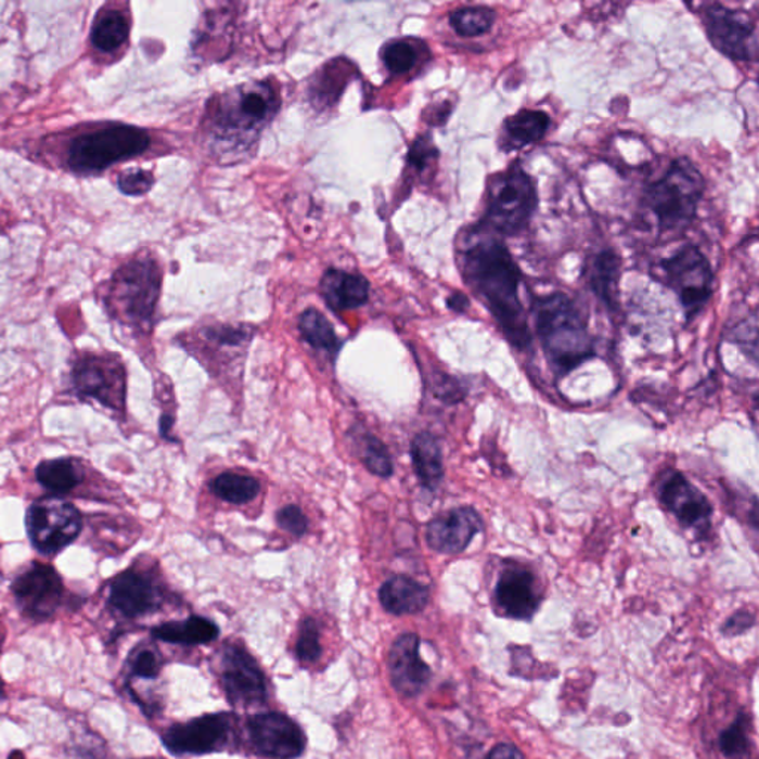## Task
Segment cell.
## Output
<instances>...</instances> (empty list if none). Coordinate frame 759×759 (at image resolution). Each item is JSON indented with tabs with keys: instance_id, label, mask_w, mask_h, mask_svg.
I'll return each instance as SVG.
<instances>
[{
	"instance_id": "6da1fadb",
	"label": "cell",
	"mask_w": 759,
	"mask_h": 759,
	"mask_svg": "<svg viewBox=\"0 0 759 759\" xmlns=\"http://www.w3.org/2000/svg\"><path fill=\"white\" fill-rule=\"evenodd\" d=\"M458 258L463 281L490 310L511 345L530 349L532 334L519 294L523 272L506 244L475 226L459 245Z\"/></svg>"
},
{
	"instance_id": "7a4b0ae2",
	"label": "cell",
	"mask_w": 759,
	"mask_h": 759,
	"mask_svg": "<svg viewBox=\"0 0 759 759\" xmlns=\"http://www.w3.org/2000/svg\"><path fill=\"white\" fill-rule=\"evenodd\" d=\"M532 317L544 357L558 377L595 357V343L587 317L567 294L553 293L536 298Z\"/></svg>"
},
{
	"instance_id": "3957f363",
	"label": "cell",
	"mask_w": 759,
	"mask_h": 759,
	"mask_svg": "<svg viewBox=\"0 0 759 759\" xmlns=\"http://www.w3.org/2000/svg\"><path fill=\"white\" fill-rule=\"evenodd\" d=\"M280 108V97L266 82L244 83L218 97L209 113L217 143L241 145L256 140Z\"/></svg>"
},
{
	"instance_id": "277c9868",
	"label": "cell",
	"mask_w": 759,
	"mask_h": 759,
	"mask_svg": "<svg viewBox=\"0 0 759 759\" xmlns=\"http://www.w3.org/2000/svg\"><path fill=\"white\" fill-rule=\"evenodd\" d=\"M705 189L704 176L696 165L687 157H678L661 179L647 185L642 202L661 233L681 232L696 218Z\"/></svg>"
},
{
	"instance_id": "5b68a950",
	"label": "cell",
	"mask_w": 759,
	"mask_h": 759,
	"mask_svg": "<svg viewBox=\"0 0 759 759\" xmlns=\"http://www.w3.org/2000/svg\"><path fill=\"white\" fill-rule=\"evenodd\" d=\"M537 207L536 181L516 160L488 180L486 211L476 226L500 236H516L531 223Z\"/></svg>"
},
{
	"instance_id": "8992f818",
	"label": "cell",
	"mask_w": 759,
	"mask_h": 759,
	"mask_svg": "<svg viewBox=\"0 0 759 759\" xmlns=\"http://www.w3.org/2000/svg\"><path fill=\"white\" fill-rule=\"evenodd\" d=\"M70 395L79 402L97 403L112 413L127 410V370L118 355L83 352L70 369Z\"/></svg>"
},
{
	"instance_id": "52a82bcc",
	"label": "cell",
	"mask_w": 759,
	"mask_h": 759,
	"mask_svg": "<svg viewBox=\"0 0 759 759\" xmlns=\"http://www.w3.org/2000/svg\"><path fill=\"white\" fill-rule=\"evenodd\" d=\"M151 137L144 129L128 125H112L78 137L68 152V165L80 173L100 172L119 160L145 152Z\"/></svg>"
},
{
	"instance_id": "ba28073f",
	"label": "cell",
	"mask_w": 759,
	"mask_h": 759,
	"mask_svg": "<svg viewBox=\"0 0 759 759\" xmlns=\"http://www.w3.org/2000/svg\"><path fill=\"white\" fill-rule=\"evenodd\" d=\"M24 524L35 551L54 558L82 535L83 515L67 499L48 496L27 507Z\"/></svg>"
},
{
	"instance_id": "9c48e42d",
	"label": "cell",
	"mask_w": 759,
	"mask_h": 759,
	"mask_svg": "<svg viewBox=\"0 0 759 759\" xmlns=\"http://www.w3.org/2000/svg\"><path fill=\"white\" fill-rule=\"evenodd\" d=\"M160 291V272L152 260L125 265L113 278L111 310L129 325L151 324Z\"/></svg>"
},
{
	"instance_id": "30bf717a",
	"label": "cell",
	"mask_w": 759,
	"mask_h": 759,
	"mask_svg": "<svg viewBox=\"0 0 759 759\" xmlns=\"http://www.w3.org/2000/svg\"><path fill=\"white\" fill-rule=\"evenodd\" d=\"M660 281L680 298L687 321H693L713 294L715 273L708 257L698 246L689 244L664 258Z\"/></svg>"
},
{
	"instance_id": "8fae6325",
	"label": "cell",
	"mask_w": 759,
	"mask_h": 759,
	"mask_svg": "<svg viewBox=\"0 0 759 759\" xmlns=\"http://www.w3.org/2000/svg\"><path fill=\"white\" fill-rule=\"evenodd\" d=\"M10 589L22 615L36 623L52 619L67 595L62 575L51 564L40 561L24 565Z\"/></svg>"
},
{
	"instance_id": "7c38bea8",
	"label": "cell",
	"mask_w": 759,
	"mask_h": 759,
	"mask_svg": "<svg viewBox=\"0 0 759 759\" xmlns=\"http://www.w3.org/2000/svg\"><path fill=\"white\" fill-rule=\"evenodd\" d=\"M702 22L709 42L726 59L734 62H754L757 59V27L745 12L712 3L702 11Z\"/></svg>"
},
{
	"instance_id": "4fadbf2b",
	"label": "cell",
	"mask_w": 759,
	"mask_h": 759,
	"mask_svg": "<svg viewBox=\"0 0 759 759\" xmlns=\"http://www.w3.org/2000/svg\"><path fill=\"white\" fill-rule=\"evenodd\" d=\"M106 603L115 615L134 620L163 607L164 593L151 573L132 565L108 580Z\"/></svg>"
},
{
	"instance_id": "5bb4252c",
	"label": "cell",
	"mask_w": 759,
	"mask_h": 759,
	"mask_svg": "<svg viewBox=\"0 0 759 759\" xmlns=\"http://www.w3.org/2000/svg\"><path fill=\"white\" fill-rule=\"evenodd\" d=\"M659 498L681 527L708 536L712 530L713 506L704 492L678 471H670L660 480Z\"/></svg>"
},
{
	"instance_id": "9a60e30c",
	"label": "cell",
	"mask_w": 759,
	"mask_h": 759,
	"mask_svg": "<svg viewBox=\"0 0 759 759\" xmlns=\"http://www.w3.org/2000/svg\"><path fill=\"white\" fill-rule=\"evenodd\" d=\"M232 734V717L228 713L204 715L169 726L163 737L165 749L177 757L204 755L223 750Z\"/></svg>"
},
{
	"instance_id": "2e32d148",
	"label": "cell",
	"mask_w": 759,
	"mask_h": 759,
	"mask_svg": "<svg viewBox=\"0 0 759 759\" xmlns=\"http://www.w3.org/2000/svg\"><path fill=\"white\" fill-rule=\"evenodd\" d=\"M542 601L539 580L530 568L516 563L504 565L494 588V603L500 615L530 621L539 612Z\"/></svg>"
},
{
	"instance_id": "e0dca14e",
	"label": "cell",
	"mask_w": 759,
	"mask_h": 759,
	"mask_svg": "<svg viewBox=\"0 0 759 759\" xmlns=\"http://www.w3.org/2000/svg\"><path fill=\"white\" fill-rule=\"evenodd\" d=\"M221 684L230 705L235 708H252L265 704L268 697L265 676L256 660L237 645L224 649L221 660Z\"/></svg>"
},
{
	"instance_id": "ac0fdd59",
	"label": "cell",
	"mask_w": 759,
	"mask_h": 759,
	"mask_svg": "<svg viewBox=\"0 0 759 759\" xmlns=\"http://www.w3.org/2000/svg\"><path fill=\"white\" fill-rule=\"evenodd\" d=\"M249 737L261 757L296 759L305 752L306 738L300 726L286 715L258 713L249 718Z\"/></svg>"
},
{
	"instance_id": "d6986e66",
	"label": "cell",
	"mask_w": 759,
	"mask_h": 759,
	"mask_svg": "<svg viewBox=\"0 0 759 759\" xmlns=\"http://www.w3.org/2000/svg\"><path fill=\"white\" fill-rule=\"evenodd\" d=\"M484 530V520L474 507L451 509L427 524L426 542L435 552L458 555L469 548Z\"/></svg>"
},
{
	"instance_id": "ffe728a7",
	"label": "cell",
	"mask_w": 759,
	"mask_h": 759,
	"mask_svg": "<svg viewBox=\"0 0 759 759\" xmlns=\"http://www.w3.org/2000/svg\"><path fill=\"white\" fill-rule=\"evenodd\" d=\"M387 666L391 684L403 697H417L429 684L432 670L420 657V638L403 633L391 645Z\"/></svg>"
},
{
	"instance_id": "44dd1931",
	"label": "cell",
	"mask_w": 759,
	"mask_h": 759,
	"mask_svg": "<svg viewBox=\"0 0 759 759\" xmlns=\"http://www.w3.org/2000/svg\"><path fill=\"white\" fill-rule=\"evenodd\" d=\"M36 480L50 496L67 498L85 484L83 462L75 458L43 460L35 471Z\"/></svg>"
},
{
	"instance_id": "7402d4cb",
	"label": "cell",
	"mask_w": 759,
	"mask_h": 759,
	"mask_svg": "<svg viewBox=\"0 0 759 759\" xmlns=\"http://www.w3.org/2000/svg\"><path fill=\"white\" fill-rule=\"evenodd\" d=\"M380 603L395 616L417 615L429 604V589L407 576L385 581L378 592Z\"/></svg>"
},
{
	"instance_id": "603a6c76",
	"label": "cell",
	"mask_w": 759,
	"mask_h": 759,
	"mask_svg": "<svg viewBox=\"0 0 759 759\" xmlns=\"http://www.w3.org/2000/svg\"><path fill=\"white\" fill-rule=\"evenodd\" d=\"M321 291L331 309L349 310L365 305L370 284L361 274L331 269L322 278Z\"/></svg>"
},
{
	"instance_id": "cb8c5ba5",
	"label": "cell",
	"mask_w": 759,
	"mask_h": 759,
	"mask_svg": "<svg viewBox=\"0 0 759 759\" xmlns=\"http://www.w3.org/2000/svg\"><path fill=\"white\" fill-rule=\"evenodd\" d=\"M621 260L613 249H603L588 261L587 278L593 294L613 312L619 309Z\"/></svg>"
},
{
	"instance_id": "d4e9b609",
	"label": "cell",
	"mask_w": 759,
	"mask_h": 759,
	"mask_svg": "<svg viewBox=\"0 0 759 759\" xmlns=\"http://www.w3.org/2000/svg\"><path fill=\"white\" fill-rule=\"evenodd\" d=\"M551 124V116L546 112L535 108H523L509 116L503 124V151H520L539 143L546 137Z\"/></svg>"
},
{
	"instance_id": "484cf974",
	"label": "cell",
	"mask_w": 759,
	"mask_h": 759,
	"mask_svg": "<svg viewBox=\"0 0 759 759\" xmlns=\"http://www.w3.org/2000/svg\"><path fill=\"white\" fill-rule=\"evenodd\" d=\"M411 459L415 475L426 490L435 491L443 479L442 450L438 439L429 432H423L411 443Z\"/></svg>"
},
{
	"instance_id": "4316f807",
	"label": "cell",
	"mask_w": 759,
	"mask_h": 759,
	"mask_svg": "<svg viewBox=\"0 0 759 759\" xmlns=\"http://www.w3.org/2000/svg\"><path fill=\"white\" fill-rule=\"evenodd\" d=\"M220 629L214 621L192 616L184 621H168L152 629L155 640L179 645H205L216 641Z\"/></svg>"
},
{
	"instance_id": "83f0119b",
	"label": "cell",
	"mask_w": 759,
	"mask_h": 759,
	"mask_svg": "<svg viewBox=\"0 0 759 759\" xmlns=\"http://www.w3.org/2000/svg\"><path fill=\"white\" fill-rule=\"evenodd\" d=\"M352 438L363 466L378 478H390L394 474V462L385 443L380 441L377 436L363 429L352 430Z\"/></svg>"
},
{
	"instance_id": "f1b7e54d",
	"label": "cell",
	"mask_w": 759,
	"mask_h": 759,
	"mask_svg": "<svg viewBox=\"0 0 759 759\" xmlns=\"http://www.w3.org/2000/svg\"><path fill=\"white\" fill-rule=\"evenodd\" d=\"M300 333L303 338L314 349L333 355V357L340 352L342 343L338 340L333 325L318 310L309 309L301 314Z\"/></svg>"
},
{
	"instance_id": "f546056e",
	"label": "cell",
	"mask_w": 759,
	"mask_h": 759,
	"mask_svg": "<svg viewBox=\"0 0 759 759\" xmlns=\"http://www.w3.org/2000/svg\"><path fill=\"white\" fill-rule=\"evenodd\" d=\"M496 20H498L496 11L486 5L459 8L450 15L452 30L462 38H479L490 34Z\"/></svg>"
},
{
	"instance_id": "4dcf8cb0",
	"label": "cell",
	"mask_w": 759,
	"mask_h": 759,
	"mask_svg": "<svg viewBox=\"0 0 759 759\" xmlns=\"http://www.w3.org/2000/svg\"><path fill=\"white\" fill-rule=\"evenodd\" d=\"M129 24L119 11H107L100 15L92 28V43L97 50L113 52L127 42Z\"/></svg>"
},
{
	"instance_id": "1f68e13d",
	"label": "cell",
	"mask_w": 759,
	"mask_h": 759,
	"mask_svg": "<svg viewBox=\"0 0 759 759\" xmlns=\"http://www.w3.org/2000/svg\"><path fill=\"white\" fill-rule=\"evenodd\" d=\"M260 488V483L253 476L232 474V472L218 475L211 484L214 494L232 504L252 502L257 498Z\"/></svg>"
},
{
	"instance_id": "d6a6232c",
	"label": "cell",
	"mask_w": 759,
	"mask_h": 759,
	"mask_svg": "<svg viewBox=\"0 0 759 759\" xmlns=\"http://www.w3.org/2000/svg\"><path fill=\"white\" fill-rule=\"evenodd\" d=\"M750 717L741 712L732 725L722 730L718 746L725 759H752V742H750Z\"/></svg>"
},
{
	"instance_id": "836d02e7",
	"label": "cell",
	"mask_w": 759,
	"mask_h": 759,
	"mask_svg": "<svg viewBox=\"0 0 759 759\" xmlns=\"http://www.w3.org/2000/svg\"><path fill=\"white\" fill-rule=\"evenodd\" d=\"M422 56L419 43L414 40H395L383 50V63L395 75L413 70Z\"/></svg>"
},
{
	"instance_id": "e575fe53",
	"label": "cell",
	"mask_w": 759,
	"mask_h": 759,
	"mask_svg": "<svg viewBox=\"0 0 759 759\" xmlns=\"http://www.w3.org/2000/svg\"><path fill=\"white\" fill-rule=\"evenodd\" d=\"M296 653L298 659H300L303 664H313V661H317L319 657H321V635H319L317 621L310 619V617L303 620L300 635H298L296 645Z\"/></svg>"
},
{
	"instance_id": "d590c367",
	"label": "cell",
	"mask_w": 759,
	"mask_h": 759,
	"mask_svg": "<svg viewBox=\"0 0 759 759\" xmlns=\"http://www.w3.org/2000/svg\"><path fill=\"white\" fill-rule=\"evenodd\" d=\"M160 657L159 654L152 648H140L132 653L129 670L131 676L141 678V680H156L159 677Z\"/></svg>"
},
{
	"instance_id": "8d00e7d4",
	"label": "cell",
	"mask_w": 759,
	"mask_h": 759,
	"mask_svg": "<svg viewBox=\"0 0 759 759\" xmlns=\"http://www.w3.org/2000/svg\"><path fill=\"white\" fill-rule=\"evenodd\" d=\"M438 155V149L435 147L430 136L419 137L414 144L411 145L410 153H408V164L415 171L423 172Z\"/></svg>"
},
{
	"instance_id": "74e56055",
	"label": "cell",
	"mask_w": 759,
	"mask_h": 759,
	"mask_svg": "<svg viewBox=\"0 0 759 759\" xmlns=\"http://www.w3.org/2000/svg\"><path fill=\"white\" fill-rule=\"evenodd\" d=\"M276 520L282 530L290 532L291 536L301 537L308 531V518L303 514L300 507L293 506V504L282 507L278 512Z\"/></svg>"
},
{
	"instance_id": "f35d334b",
	"label": "cell",
	"mask_w": 759,
	"mask_h": 759,
	"mask_svg": "<svg viewBox=\"0 0 759 759\" xmlns=\"http://www.w3.org/2000/svg\"><path fill=\"white\" fill-rule=\"evenodd\" d=\"M119 189L125 195L139 196L147 193L153 185V177L151 172L143 169H134L120 176L118 181Z\"/></svg>"
},
{
	"instance_id": "ab89813d",
	"label": "cell",
	"mask_w": 759,
	"mask_h": 759,
	"mask_svg": "<svg viewBox=\"0 0 759 759\" xmlns=\"http://www.w3.org/2000/svg\"><path fill=\"white\" fill-rule=\"evenodd\" d=\"M755 625V616L748 609H741L734 613L729 620L722 626L721 632L725 636H738L742 633L748 632Z\"/></svg>"
},
{
	"instance_id": "60d3db41",
	"label": "cell",
	"mask_w": 759,
	"mask_h": 759,
	"mask_svg": "<svg viewBox=\"0 0 759 759\" xmlns=\"http://www.w3.org/2000/svg\"><path fill=\"white\" fill-rule=\"evenodd\" d=\"M749 335L750 337H757V317L755 314L750 321L745 319V322H742L734 329V342L742 346L743 350H752L754 358L757 359V340L749 338Z\"/></svg>"
},
{
	"instance_id": "b9f144b4",
	"label": "cell",
	"mask_w": 759,
	"mask_h": 759,
	"mask_svg": "<svg viewBox=\"0 0 759 759\" xmlns=\"http://www.w3.org/2000/svg\"><path fill=\"white\" fill-rule=\"evenodd\" d=\"M484 759H525L524 754L520 752L515 745L512 743H499L494 748L488 752L487 757Z\"/></svg>"
},
{
	"instance_id": "7bdbcfd3",
	"label": "cell",
	"mask_w": 759,
	"mask_h": 759,
	"mask_svg": "<svg viewBox=\"0 0 759 759\" xmlns=\"http://www.w3.org/2000/svg\"><path fill=\"white\" fill-rule=\"evenodd\" d=\"M447 305L448 308L454 310V312L463 313L466 312L467 309H469L471 301L469 298L464 296V294L455 293L452 294L450 298H448Z\"/></svg>"
},
{
	"instance_id": "ee69618b",
	"label": "cell",
	"mask_w": 759,
	"mask_h": 759,
	"mask_svg": "<svg viewBox=\"0 0 759 759\" xmlns=\"http://www.w3.org/2000/svg\"><path fill=\"white\" fill-rule=\"evenodd\" d=\"M172 426H173L172 417H169V415H163V417H160V423H159L160 435H163L165 439H168V441H172V436L169 435V434H171Z\"/></svg>"
},
{
	"instance_id": "f6af8a7d",
	"label": "cell",
	"mask_w": 759,
	"mask_h": 759,
	"mask_svg": "<svg viewBox=\"0 0 759 759\" xmlns=\"http://www.w3.org/2000/svg\"><path fill=\"white\" fill-rule=\"evenodd\" d=\"M5 697V689H3V682L0 681V700Z\"/></svg>"
}]
</instances>
